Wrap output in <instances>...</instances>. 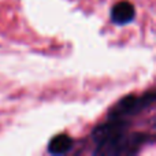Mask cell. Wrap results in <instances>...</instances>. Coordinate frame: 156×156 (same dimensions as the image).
Here are the masks:
<instances>
[{
	"mask_svg": "<svg viewBox=\"0 0 156 156\" xmlns=\"http://www.w3.org/2000/svg\"><path fill=\"white\" fill-rule=\"evenodd\" d=\"M155 92H147L144 94H127L122 97L115 105L110 110L108 115L122 116V118H133L134 115L143 112L148 107H151L155 101Z\"/></svg>",
	"mask_w": 156,
	"mask_h": 156,
	"instance_id": "obj_2",
	"label": "cell"
},
{
	"mask_svg": "<svg viewBox=\"0 0 156 156\" xmlns=\"http://www.w3.org/2000/svg\"><path fill=\"white\" fill-rule=\"evenodd\" d=\"M130 118L108 115L92 132L96 155H134L148 141V133H132Z\"/></svg>",
	"mask_w": 156,
	"mask_h": 156,
	"instance_id": "obj_1",
	"label": "cell"
},
{
	"mask_svg": "<svg viewBox=\"0 0 156 156\" xmlns=\"http://www.w3.org/2000/svg\"><path fill=\"white\" fill-rule=\"evenodd\" d=\"M136 8L127 0H121L111 8V21L115 25H127L134 19Z\"/></svg>",
	"mask_w": 156,
	"mask_h": 156,
	"instance_id": "obj_3",
	"label": "cell"
},
{
	"mask_svg": "<svg viewBox=\"0 0 156 156\" xmlns=\"http://www.w3.org/2000/svg\"><path fill=\"white\" fill-rule=\"evenodd\" d=\"M74 147V140L67 134H56L48 144V152L51 155H65Z\"/></svg>",
	"mask_w": 156,
	"mask_h": 156,
	"instance_id": "obj_4",
	"label": "cell"
}]
</instances>
